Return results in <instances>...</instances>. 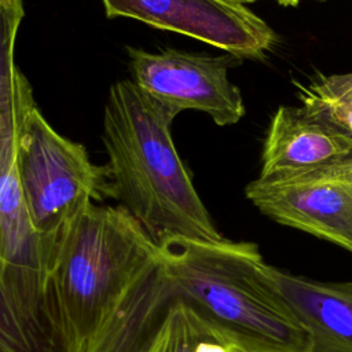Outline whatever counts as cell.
Returning a JSON list of instances; mask_svg holds the SVG:
<instances>
[{"label":"cell","mask_w":352,"mask_h":352,"mask_svg":"<svg viewBox=\"0 0 352 352\" xmlns=\"http://www.w3.org/2000/svg\"><path fill=\"white\" fill-rule=\"evenodd\" d=\"M230 348L192 308L175 302L135 352H230Z\"/></svg>","instance_id":"10"},{"label":"cell","mask_w":352,"mask_h":352,"mask_svg":"<svg viewBox=\"0 0 352 352\" xmlns=\"http://www.w3.org/2000/svg\"><path fill=\"white\" fill-rule=\"evenodd\" d=\"M275 1L282 7H297L301 3V0H275Z\"/></svg>","instance_id":"14"},{"label":"cell","mask_w":352,"mask_h":352,"mask_svg":"<svg viewBox=\"0 0 352 352\" xmlns=\"http://www.w3.org/2000/svg\"><path fill=\"white\" fill-rule=\"evenodd\" d=\"M109 18L125 16L176 32L238 59H264L275 30L245 4L231 0H102Z\"/></svg>","instance_id":"6"},{"label":"cell","mask_w":352,"mask_h":352,"mask_svg":"<svg viewBox=\"0 0 352 352\" xmlns=\"http://www.w3.org/2000/svg\"><path fill=\"white\" fill-rule=\"evenodd\" d=\"M323 172H327V173H331L342 180H345L346 183H349L352 186V160L345 162L344 165H340L337 168H333V169H327V170H323Z\"/></svg>","instance_id":"13"},{"label":"cell","mask_w":352,"mask_h":352,"mask_svg":"<svg viewBox=\"0 0 352 352\" xmlns=\"http://www.w3.org/2000/svg\"><path fill=\"white\" fill-rule=\"evenodd\" d=\"M15 164L29 220L44 238H55L72 217L104 194L103 168L89 161L84 146L47 122L30 87L18 109Z\"/></svg>","instance_id":"4"},{"label":"cell","mask_w":352,"mask_h":352,"mask_svg":"<svg viewBox=\"0 0 352 352\" xmlns=\"http://www.w3.org/2000/svg\"><path fill=\"white\" fill-rule=\"evenodd\" d=\"M294 85L301 107L352 136V72L318 73L305 84L294 82Z\"/></svg>","instance_id":"11"},{"label":"cell","mask_w":352,"mask_h":352,"mask_svg":"<svg viewBox=\"0 0 352 352\" xmlns=\"http://www.w3.org/2000/svg\"><path fill=\"white\" fill-rule=\"evenodd\" d=\"M267 272L308 330L311 352H352V282H322L267 264Z\"/></svg>","instance_id":"9"},{"label":"cell","mask_w":352,"mask_h":352,"mask_svg":"<svg viewBox=\"0 0 352 352\" xmlns=\"http://www.w3.org/2000/svg\"><path fill=\"white\" fill-rule=\"evenodd\" d=\"M316 1H324V0H316Z\"/></svg>","instance_id":"17"},{"label":"cell","mask_w":352,"mask_h":352,"mask_svg":"<svg viewBox=\"0 0 352 352\" xmlns=\"http://www.w3.org/2000/svg\"><path fill=\"white\" fill-rule=\"evenodd\" d=\"M352 160V136L301 106H279L270 121L257 179L286 180Z\"/></svg>","instance_id":"8"},{"label":"cell","mask_w":352,"mask_h":352,"mask_svg":"<svg viewBox=\"0 0 352 352\" xmlns=\"http://www.w3.org/2000/svg\"><path fill=\"white\" fill-rule=\"evenodd\" d=\"M175 117L132 80L110 87L103 114L109 158L104 195L114 198L157 243L169 238L221 241L175 147Z\"/></svg>","instance_id":"2"},{"label":"cell","mask_w":352,"mask_h":352,"mask_svg":"<svg viewBox=\"0 0 352 352\" xmlns=\"http://www.w3.org/2000/svg\"><path fill=\"white\" fill-rule=\"evenodd\" d=\"M158 243L121 206L91 202L55 235L48 307L60 352L91 338Z\"/></svg>","instance_id":"3"},{"label":"cell","mask_w":352,"mask_h":352,"mask_svg":"<svg viewBox=\"0 0 352 352\" xmlns=\"http://www.w3.org/2000/svg\"><path fill=\"white\" fill-rule=\"evenodd\" d=\"M126 55L136 87L175 116L199 110L219 126L234 125L245 116L241 89L228 78L232 55L175 48L150 52L133 47L126 48Z\"/></svg>","instance_id":"5"},{"label":"cell","mask_w":352,"mask_h":352,"mask_svg":"<svg viewBox=\"0 0 352 352\" xmlns=\"http://www.w3.org/2000/svg\"><path fill=\"white\" fill-rule=\"evenodd\" d=\"M230 352H243V351H239V349H236V348H230Z\"/></svg>","instance_id":"16"},{"label":"cell","mask_w":352,"mask_h":352,"mask_svg":"<svg viewBox=\"0 0 352 352\" xmlns=\"http://www.w3.org/2000/svg\"><path fill=\"white\" fill-rule=\"evenodd\" d=\"M231 1H236V3H241V4H249V3H254L257 0H231Z\"/></svg>","instance_id":"15"},{"label":"cell","mask_w":352,"mask_h":352,"mask_svg":"<svg viewBox=\"0 0 352 352\" xmlns=\"http://www.w3.org/2000/svg\"><path fill=\"white\" fill-rule=\"evenodd\" d=\"M175 302L192 308L239 351L311 352V336L270 278L257 245L226 238L160 242L85 352H135Z\"/></svg>","instance_id":"1"},{"label":"cell","mask_w":352,"mask_h":352,"mask_svg":"<svg viewBox=\"0 0 352 352\" xmlns=\"http://www.w3.org/2000/svg\"><path fill=\"white\" fill-rule=\"evenodd\" d=\"M246 198L270 219L352 252V186L318 172L267 182L254 179Z\"/></svg>","instance_id":"7"},{"label":"cell","mask_w":352,"mask_h":352,"mask_svg":"<svg viewBox=\"0 0 352 352\" xmlns=\"http://www.w3.org/2000/svg\"><path fill=\"white\" fill-rule=\"evenodd\" d=\"M0 352H45L11 304L0 279Z\"/></svg>","instance_id":"12"}]
</instances>
